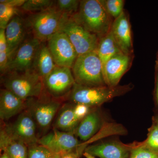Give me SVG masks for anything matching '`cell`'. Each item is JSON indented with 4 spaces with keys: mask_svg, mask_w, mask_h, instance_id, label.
<instances>
[{
    "mask_svg": "<svg viewBox=\"0 0 158 158\" xmlns=\"http://www.w3.org/2000/svg\"><path fill=\"white\" fill-rule=\"evenodd\" d=\"M59 31L66 34L78 56L97 51L99 38L77 22L72 15L64 14Z\"/></svg>",
    "mask_w": 158,
    "mask_h": 158,
    "instance_id": "obj_6",
    "label": "cell"
},
{
    "mask_svg": "<svg viewBox=\"0 0 158 158\" xmlns=\"http://www.w3.org/2000/svg\"><path fill=\"white\" fill-rule=\"evenodd\" d=\"M129 158H158V155L142 145L131 150Z\"/></svg>",
    "mask_w": 158,
    "mask_h": 158,
    "instance_id": "obj_29",
    "label": "cell"
},
{
    "mask_svg": "<svg viewBox=\"0 0 158 158\" xmlns=\"http://www.w3.org/2000/svg\"><path fill=\"white\" fill-rule=\"evenodd\" d=\"M83 155L86 158H95L94 156H92V155L90 154L89 153L85 152L83 153Z\"/></svg>",
    "mask_w": 158,
    "mask_h": 158,
    "instance_id": "obj_35",
    "label": "cell"
},
{
    "mask_svg": "<svg viewBox=\"0 0 158 158\" xmlns=\"http://www.w3.org/2000/svg\"><path fill=\"white\" fill-rule=\"evenodd\" d=\"M37 125L27 110L20 113L13 123L1 126V129L11 138L21 141L28 147L38 144Z\"/></svg>",
    "mask_w": 158,
    "mask_h": 158,
    "instance_id": "obj_8",
    "label": "cell"
},
{
    "mask_svg": "<svg viewBox=\"0 0 158 158\" xmlns=\"http://www.w3.org/2000/svg\"><path fill=\"white\" fill-rule=\"evenodd\" d=\"M101 125V118L97 111H90L85 118L79 123L75 134L85 143L94 137Z\"/></svg>",
    "mask_w": 158,
    "mask_h": 158,
    "instance_id": "obj_19",
    "label": "cell"
},
{
    "mask_svg": "<svg viewBox=\"0 0 158 158\" xmlns=\"http://www.w3.org/2000/svg\"><path fill=\"white\" fill-rule=\"evenodd\" d=\"M8 51V44L5 29H0V52Z\"/></svg>",
    "mask_w": 158,
    "mask_h": 158,
    "instance_id": "obj_33",
    "label": "cell"
},
{
    "mask_svg": "<svg viewBox=\"0 0 158 158\" xmlns=\"http://www.w3.org/2000/svg\"><path fill=\"white\" fill-rule=\"evenodd\" d=\"M56 6L59 11L64 14L73 15L78 10L80 1L78 0H58Z\"/></svg>",
    "mask_w": 158,
    "mask_h": 158,
    "instance_id": "obj_26",
    "label": "cell"
},
{
    "mask_svg": "<svg viewBox=\"0 0 158 158\" xmlns=\"http://www.w3.org/2000/svg\"><path fill=\"white\" fill-rule=\"evenodd\" d=\"M26 109L34 118L37 128L44 131L50 127L61 109L60 100L53 98L46 92L39 98L25 101Z\"/></svg>",
    "mask_w": 158,
    "mask_h": 158,
    "instance_id": "obj_7",
    "label": "cell"
},
{
    "mask_svg": "<svg viewBox=\"0 0 158 158\" xmlns=\"http://www.w3.org/2000/svg\"><path fill=\"white\" fill-rule=\"evenodd\" d=\"M86 30L100 38L108 34L113 22L99 0L80 1L77 12L72 15Z\"/></svg>",
    "mask_w": 158,
    "mask_h": 158,
    "instance_id": "obj_1",
    "label": "cell"
},
{
    "mask_svg": "<svg viewBox=\"0 0 158 158\" xmlns=\"http://www.w3.org/2000/svg\"><path fill=\"white\" fill-rule=\"evenodd\" d=\"M0 149L1 152L6 153L10 158H28V147L21 141L8 135L1 129Z\"/></svg>",
    "mask_w": 158,
    "mask_h": 158,
    "instance_id": "obj_20",
    "label": "cell"
},
{
    "mask_svg": "<svg viewBox=\"0 0 158 158\" xmlns=\"http://www.w3.org/2000/svg\"><path fill=\"white\" fill-rule=\"evenodd\" d=\"M71 70L77 84L96 87L107 86L101 61L96 51L78 56Z\"/></svg>",
    "mask_w": 158,
    "mask_h": 158,
    "instance_id": "obj_4",
    "label": "cell"
},
{
    "mask_svg": "<svg viewBox=\"0 0 158 158\" xmlns=\"http://www.w3.org/2000/svg\"><path fill=\"white\" fill-rule=\"evenodd\" d=\"M156 69H157V71L158 72V60L156 62Z\"/></svg>",
    "mask_w": 158,
    "mask_h": 158,
    "instance_id": "obj_38",
    "label": "cell"
},
{
    "mask_svg": "<svg viewBox=\"0 0 158 158\" xmlns=\"http://www.w3.org/2000/svg\"><path fill=\"white\" fill-rule=\"evenodd\" d=\"M99 2L108 14L114 19L119 17L124 11L123 0H99Z\"/></svg>",
    "mask_w": 158,
    "mask_h": 158,
    "instance_id": "obj_24",
    "label": "cell"
},
{
    "mask_svg": "<svg viewBox=\"0 0 158 158\" xmlns=\"http://www.w3.org/2000/svg\"><path fill=\"white\" fill-rule=\"evenodd\" d=\"M25 101L6 88L0 92V118L2 121L9 120L25 110Z\"/></svg>",
    "mask_w": 158,
    "mask_h": 158,
    "instance_id": "obj_16",
    "label": "cell"
},
{
    "mask_svg": "<svg viewBox=\"0 0 158 158\" xmlns=\"http://www.w3.org/2000/svg\"><path fill=\"white\" fill-rule=\"evenodd\" d=\"M27 27L26 21L20 15H15L6 27L5 32L10 59L25 40Z\"/></svg>",
    "mask_w": 158,
    "mask_h": 158,
    "instance_id": "obj_15",
    "label": "cell"
},
{
    "mask_svg": "<svg viewBox=\"0 0 158 158\" xmlns=\"http://www.w3.org/2000/svg\"><path fill=\"white\" fill-rule=\"evenodd\" d=\"M41 43V41L34 37L26 39L9 59L4 74L13 72L32 70L34 58Z\"/></svg>",
    "mask_w": 158,
    "mask_h": 158,
    "instance_id": "obj_11",
    "label": "cell"
},
{
    "mask_svg": "<svg viewBox=\"0 0 158 158\" xmlns=\"http://www.w3.org/2000/svg\"><path fill=\"white\" fill-rule=\"evenodd\" d=\"M156 97L157 102L158 105V72L156 75Z\"/></svg>",
    "mask_w": 158,
    "mask_h": 158,
    "instance_id": "obj_34",
    "label": "cell"
},
{
    "mask_svg": "<svg viewBox=\"0 0 158 158\" xmlns=\"http://www.w3.org/2000/svg\"><path fill=\"white\" fill-rule=\"evenodd\" d=\"M96 52L101 61L102 70L109 59L116 54L122 52L115 42L111 31L100 38Z\"/></svg>",
    "mask_w": 158,
    "mask_h": 158,
    "instance_id": "obj_22",
    "label": "cell"
},
{
    "mask_svg": "<svg viewBox=\"0 0 158 158\" xmlns=\"http://www.w3.org/2000/svg\"><path fill=\"white\" fill-rule=\"evenodd\" d=\"M131 62V56L123 52L116 54L109 59L103 67L106 85L110 87L118 86L122 77L129 68Z\"/></svg>",
    "mask_w": 158,
    "mask_h": 158,
    "instance_id": "obj_13",
    "label": "cell"
},
{
    "mask_svg": "<svg viewBox=\"0 0 158 158\" xmlns=\"http://www.w3.org/2000/svg\"><path fill=\"white\" fill-rule=\"evenodd\" d=\"M80 122L74 113L73 106L69 103L65 104L58 112L54 128L62 131L75 134Z\"/></svg>",
    "mask_w": 158,
    "mask_h": 158,
    "instance_id": "obj_21",
    "label": "cell"
},
{
    "mask_svg": "<svg viewBox=\"0 0 158 158\" xmlns=\"http://www.w3.org/2000/svg\"><path fill=\"white\" fill-rule=\"evenodd\" d=\"M157 123H158V118H157Z\"/></svg>",
    "mask_w": 158,
    "mask_h": 158,
    "instance_id": "obj_39",
    "label": "cell"
},
{
    "mask_svg": "<svg viewBox=\"0 0 158 158\" xmlns=\"http://www.w3.org/2000/svg\"><path fill=\"white\" fill-rule=\"evenodd\" d=\"M56 66L49 49L47 42H41L34 58L32 70L44 80Z\"/></svg>",
    "mask_w": 158,
    "mask_h": 158,
    "instance_id": "obj_18",
    "label": "cell"
},
{
    "mask_svg": "<svg viewBox=\"0 0 158 158\" xmlns=\"http://www.w3.org/2000/svg\"><path fill=\"white\" fill-rule=\"evenodd\" d=\"M17 9L4 0L0 1V29H6L9 22L15 15Z\"/></svg>",
    "mask_w": 158,
    "mask_h": 158,
    "instance_id": "obj_25",
    "label": "cell"
},
{
    "mask_svg": "<svg viewBox=\"0 0 158 158\" xmlns=\"http://www.w3.org/2000/svg\"><path fill=\"white\" fill-rule=\"evenodd\" d=\"M131 88L132 86L130 85L115 87H96L75 83L67 97L72 103L82 104L92 107L102 104L126 93Z\"/></svg>",
    "mask_w": 158,
    "mask_h": 158,
    "instance_id": "obj_3",
    "label": "cell"
},
{
    "mask_svg": "<svg viewBox=\"0 0 158 158\" xmlns=\"http://www.w3.org/2000/svg\"><path fill=\"white\" fill-rule=\"evenodd\" d=\"M10 158L9 156L7 155L6 153L5 152H2V155L1 156V158Z\"/></svg>",
    "mask_w": 158,
    "mask_h": 158,
    "instance_id": "obj_36",
    "label": "cell"
},
{
    "mask_svg": "<svg viewBox=\"0 0 158 158\" xmlns=\"http://www.w3.org/2000/svg\"><path fill=\"white\" fill-rule=\"evenodd\" d=\"M63 15L54 5L44 11L32 13L26 23L34 37L41 42H47L60 30Z\"/></svg>",
    "mask_w": 158,
    "mask_h": 158,
    "instance_id": "obj_5",
    "label": "cell"
},
{
    "mask_svg": "<svg viewBox=\"0 0 158 158\" xmlns=\"http://www.w3.org/2000/svg\"><path fill=\"white\" fill-rule=\"evenodd\" d=\"M47 42L56 65L72 68L78 55L66 34L59 31Z\"/></svg>",
    "mask_w": 158,
    "mask_h": 158,
    "instance_id": "obj_10",
    "label": "cell"
},
{
    "mask_svg": "<svg viewBox=\"0 0 158 158\" xmlns=\"http://www.w3.org/2000/svg\"><path fill=\"white\" fill-rule=\"evenodd\" d=\"M90 108L82 104H76L73 105L74 113L79 121L82 120L90 113Z\"/></svg>",
    "mask_w": 158,
    "mask_h": 158,
    "instance_id": "obj_30",
    "label": "cell"
},
{
    "mask_svg": "<svg viewBox=\"0 0 158 158\" xmlns=\"http://www.w3.org/2000/svg\"><path fill=\"white\" fill-rule=\"evenodd\" d=\"M73 132H66L54 128L50 132L38 139V144L47 148L54 155H62L75 150L81 143Z\"/></svg>",
    "mask_w": 158,
    "mask_h": 158,
    "instance_id": "obj_12",
    "label": "cell"
},
{
    "mask_svg": "<svg viewBox=\"0 0 158 158\" xmlns=\"http://www.w3.org/2000/svg\"><path fill=\"white\" fill-rule=\"evenodd\" d=\"M2 81L5 88L24 101L39 98L46 92L43 79L33 70L7 73L2 75Z\"/></svg>",
    "mask_w": 158,
    "mask_h": 158,
    "instance_id": "obj_2",
    "label": "cell"
},
{
    "mask_svg": "<svg viewBox=\"0 0 158 158\" xmlns=\"http://www.w3.org/2000/svg\"><path fill=\"white\" fill-rule=\"evenodd\" d=\"M55 2L51 0H27L21 8L25 11L37 13L49 9Z\"/></svg>",
    "mask_w": 158,
    "mask_h": 158,
    "instance_id": "obj_23",
    "label": "cell"
},
{
    "mask_svg": "<svg viewBox=\"0 0 158 158\" xmlns=\"http://www.w3.org/2000/svg\"><path fill=\"white\" fill-rule=\"evenodd\" d=\"M9 59L10 58L8 51L0 52V70L2 75L6 72Z\"/></svg>",
    "mask_w": 158,
    "mask_h": 158,
    "instance_id": "obj_31",
    "label": "cell"
},
{
    "mask_svg": "<svg viewBox=\"0 0 158 158\" xmlns=\"http://www.w3.org/2000/svg\"><path fill=\"white\" fill-rule=\"evenodd\" d=\"M143 146L158 155V123L152 127Z\"/></svg>",
    "mask_w": 158,
    "mask_h": 158,
    "instance_id": "obj_28",
    "label": "cell"
},
{
    "mask_svg": "<svg viewBox=\"0 0 158 158\" xmlns=\"http://www.w3.org/2000/svg\"><path fill=\"white\" fill-rule=\"evenodd\" d=\"M61 155H54V158H61Z\"/></svg>",
    "mask_w": 158,
    "mask_h": 158,
    "instance_id": "obj_37",
    "label": "cell"
},
{
    "mask_svg": "<svg viewBox=\"0 0 158 158\" xmlns=\"http://www.w3.org/2000/svg\"><path fill=\"white\" fill-rule=\"evenodd\" d=\"M85 152L100 158H129V149L116 142H106L90 145Z\"/></svg>",
    "mask_w": 158,
    "mask_h": 158,
    "instance_id": "obj_17",
    "label": "cell"
},
{
    "mask_svg": "<svg viewBox=\"0 0 158 158\" xmlns=\"http://www.w3.org/2000/svg\"><path fill=\"white\" fill-rule=\"evenodd\" d=\"M110 31L120 51L125 55L131 56L133 49L131 25L124 11L114 19Z\"/></svg>",
    "mask_w": 158,
    "mask_h": 158,
    "instance_id": "obj_14",
    "label": "cell"
},
{
    "mask_svg": "<svg viewBox=\"0 0 158 158\" xmlns=\"http://www.w3.org/2000/svg\"><path fill=\"white\" fill-rule=\"evenodd\" d=\"M86 148V146L82 144L81 146L78 149L61 155V158H80L83 150Z\"/></svg>",
    "mask_w": 158,
    "mask_h": 158,
    "instance_id": "obj_32",
    "label": "cell"
},
{
    "mask_svg": "<svg viewBox=\"0 0 158 158\" xmlns=\"http://www.w3.org/2000/svg\"><path fill=\"white\" fill-rule=\"evenodd\" d=\"M43 81L46 92L53 98L59 100L67 97L76 83L71 69L58 66Z\"/></svg>",
    "mask_w": 158,
    "mask_h": 158,
    "instance_id": "obj_9",
    "label": "cell"
},
{
    "mask_svg": "<svg viewBox=\"0 0 158 158\" xmlns=\"http://www.w3.org/2000/svg\"><path fill=\"white\" fill-rule=\"evenodd\" d=\"M54 155L47 148L37 144L28 147V158H54Z\"/></svg>",
    "mask_w": 158,
    "mask_h": 158,
    "instance_id": "obj_27",
    "label": "cell"
}]
</instances>
